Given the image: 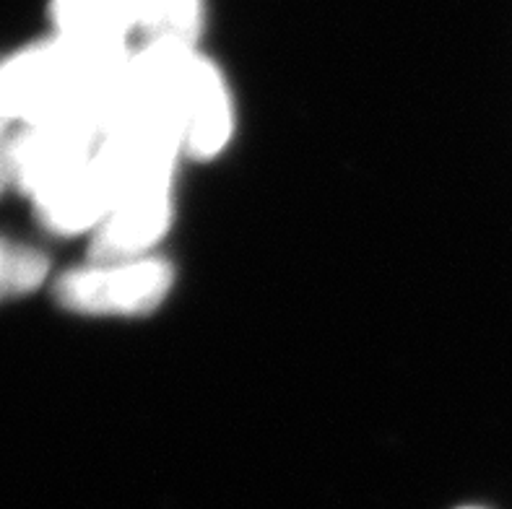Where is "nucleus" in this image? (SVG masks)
I'll list each match as a JSON object with an SVG mask.
<instances>
[{
	"instance_id": "obj_1",
	"label": "nucleus",
	"mask_w": 512,
	"mask_h": 509,
	"mask_svg": "<svg viewBox=\"0 0 512 509\" xmlns=\"http://www.w3.org/2000/svg\"><path fill=\"white\" fill-rule=\"evenodd\" d=\"M172 284L175 271L167 260H91L58 278L55 297L78 315H146L164 302Z\"/></svg>"
},
{
	"instance_id": "obj_2",
	"label": "nucleus",
	"mask_w": 512,
	"mask_h": 509,
	"mask_svg": "<svg viewBox=\"0 0 512 509\" xmlns=\"http://www.w3.org/2000/svg\"><path fill=\"white\" fill-rule=\"evenodd\" d=\"M167 107L182 151L195 159L216 156L232 138V99L224 76L195 47L182 50L169 71Z\"/></svg>"
},
{
	"instance_id": "obj_3",
	"label": "nucleus",
	"mask_w": 512,
	"mask_h": 509,
	"mask_svg": "<svg viewBox=\"0 0 512 509\" xmlns=\"http://www.w3.org/2000/svg\"><path fill=\"white\" fill-rule=\"evenodd\" d=\"M102 136L86 123L21 125L8 154V180L34 198L52 182L84 167L97 154Z\"/></svg>"
},
{
	"instance_id": "obj_4",
	"label": "nucleus",
	"mask_w": 512,
	"mask_h": 509,
	"mask_svg": "<svg viewBox=\"0 0 512 509\" xmlns=\"http://www.w3.org/2000/svg\"><path fill=\"white\" fill-rule=\"evenodd\" d=\"M172 185L143 187L117 200L107 219L91 234V260L117 263V260L149 258L146 252L164 237L172 221Z\"/></svg>"
},
{
	"instance_id": "obj_5",
	"label": "nucleus",
	"mask_w": 512,
	"mask_h": 509,
	"mask_svg": "<svg viewBox=\"0 0 512 509\" xmlns=\"http://www.w3.org/2000/svg\"><path fill=\"white\" fill-rule=\"evenodd\" d=\"M34 211L47 232L81 234L97 232V226L107 219L115 206V193L110 182L91 156L84 167L65 174L63 180L52 182L42 193L34 195Z\"/></svg>"
},
{
	"instance_id": "obj_6",
	"label": "nucleus",
	"mask_w": 512,
	"mask_h": 509,
	"mask_svg": "<svg viewBox=\"0 0 512 509\" xmlns=\"http://www.w3.org/2000/svg\"><path fill=\"white\" fill-rule=\"evenodd\" d=\"M55 34L97 47H128L138 32L136 0H52Z\"/></svg>"
},
{
	"instance_id": "obj_7",
	"label": "nucleus",
	"mask_w": 512,
	"mask_h": 509,
	"mask_svg": "<svg viewBox=\"0 0 512 509\" xmlns=\"http://www.w3.org/2000/svg\"><path fill=\"white\" fill-rule=\"evenodd\" d=\"M138 32L146 42L195 47L203 29V0H136Z\"/></svg>"
},
{
	"instance_id": "obj_8",
	"label": "nucleus",
	"mask_w": 512,
	"mask_h": 509,
	"mask_svg": "<svg viewBox=\"0 0 512 509\" xmlns=\"http://www.w3.org/2000/svg\"><path fill=\"white\" fill-rule=\"evenodd\" d=\"M47 273L50 263L45 252L0 237V302L34 291L45 281Z\"/></svg>"
},
{
	"instance_id": "obj_9",
	"label": "nucleus",
	"mask_w": 512,
	"mask_h": 509,
	"mask_svg": "<svg viewBox=\"0 0 512 509\" xmlns=\"http://www.w3.org/2000/svg\"><path fill=\"white\" fill-rule=\"evenodd\" d=\"M19 125L13 123L6 112L0 110V195L6 187H11V180H8V154H11V143L13 136H16Z\"/></svg>"
}]
</instances>
